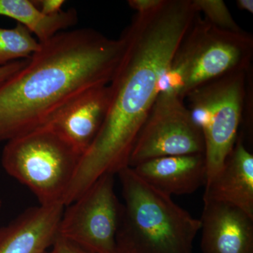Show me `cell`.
<instances>
[{"label":"cell","mask_w":253,"mask_h":253,"mask_svg":"<svg viewBox=\"0 0 253 253\" xmlns=\"http://www.w3.org/2000/svg\"><path fill=\"white\" fill-rule=\"evenodd\" d=\"M34 1L37 7L46 16H54L63 11L64 0H38Z\"/></svg>","instance_id":"cell-17"},{"label":"cell","mask_w":253,"mask_h":253,"mask_svg":"<svg viewBox=\"0 0 253 253\" xmlns=\"http://www.w3.org/2000/svg\"><path fill=\"white\" fill-rule=\"evenodd\" d=\"M239 9L242 11H247L250 14L253 13V0H237L236 1Z\"/></svg>","instance_id":"cell-21"},{"label":"cell","mask_w":253,"mask_h":253,"mask_svg":"<svg viewBox=\"0 0 253 253\" xmlns=\"http://www.w3.org/2000/svg\"><path fill=\"white\" fill-rule=\"evenodd\" d=\"M122 185L117 253H193L200 219L172 197L150 186L127 167L119 173Z\"/></svg>","instance_id":"cell-3"},{"label":"cell","mask_w":253,"mask_h":253,"mask_svg":"<svg viewBox=\"0 0 253 253\" xmlns=\"http://www.w3.org/2000/svg\"><path fill=\"white\" fill-rule=\"evenodd\" d=\"M123 46L121 37L111 39L91 28L60 32L41 43L0 85V141L42 126L77 95L109 84Z\"/></svg>","instance_id":"cell-2"},{"label":"cell","mask_w":253,"mask_h":253,"mask_svg":"<svg viewBox=\"0 0 253 253\" xmlns=\"http://www.w3.org/2000/svg\"><path fill=\"white\" fill-rule=\"evenodd\" d=\"M121 208L114 174H104L65 208L58 236L88 253H117Z\"/></svg>","instance_id":"cell-7"},{"label":"cell","mask_w":253,"mask_h":253,"mask_svg":"<svg viewBox=\"0 0 253 253\" xmlns=\"http://www.w3.org/2000/svg\"><path fill=\"white\" fill-rule=\"evenodd\" d=\"M194 7L211 24L227 31H240V27L223 0H192Z\"/></svg>","instance_id":"cell-16"},{"label":"cell","mask_w":253,"mask_h":253,"mask_svg":"<svg viewBox=\"0 0 253 253\" xmlns=\"http://www.w3.org/2000/svg\"><path fill=\"white\" fill-rule=\"evenodd\" d=\"M63 203L28 208L0 228V253H46L58 237Z\"/></svg>","instance_id":"cell-11"},{"label":"cell","mask_w":253,"mask_h":253,"mask_svg":"<svg viewBox=\"0 0 253 253\" xmlns=\"http://www.w3.org/2000/svg\"><path fill=\"white\" fill-rule=\"evenodd\" d=\"M46 253H88L76 245L62 238H56L54 244Z\"/></svg>","instance_id":"cell-18"},{"label":"cell","mask_w":253,"mask_h":253,"mask_svg":"<svg viewBox=\"0 0 253 253\" xmlns=\"http://www.w3.org/2000/svg\"><path fill=\"white\" fill-rule=\"evenodd\" d=\"M82 157L57 133L42 126L8 141L1 161L8 174L46 206L63 203Z\"/></svg>","instance_id":"cell-5"},{"label":"cell","mask_w":253,"mask_h":253,"mask_svg":"<svg viewBox=\"0 0 253 253\" xmlns=\"http://www.w3.org/2000/svg\"><path fill=\"white\" fill-rule=\"evenodd\" d=\"M164 0H129V7L134 10L136 14L149 12L162 4Z\"/></svg>","instance_id":"cell-19"},{"label":"cell","mask_w":253,"mask_h":253,"mask_svg":"<svg viewBox=\"0 0 253 253\" xmlns=\"http://www.w3.org/2000/svg\"><path fill=\"white\" fill-rule=\"evenodd\" d=\"M205 186L204 201L235 206L253 218V156L242 134L238 136L220 170Z\"/></svg>","instance_id":"cell-12"},{"label":"cell","mask_w":253,"mask_h":253,"mask_svg":"<svg viewBox=\"0 0 253 253\" xmlns=\"http://www.w3.org/2000/svg\"><path fill=\"white\" fill-rule=\"evenodd\" d=\"M27 62L28 59L21 60L9 63L6 66H0V85L22 69Z\"/></svg>","instance_id":"cell-20"},{"label":"cell","mask_w":253,"mask_h":253,"mask_svg":"<svg viewBox=\"0 0 253 253\" xmlns=\"http://www.w3.org/2000/svg\"><path fill=\"white\" fill-rule=\"evenodd\" d=\"M109 102V84L94 86L68 101L43 126L57 133L83 156L102 126Z\"/></svg>","instance_id":"cell-9"},{"label":"cell","mask_w":253,"mask_h":253,"mask_svg":"<svg viewBox=\"0 0 253 253\" xmlns=\"http://www.w3.org/2000/svg\"><path fill=\"white\" fill-rule=\"evenodd\" d=\"M252 35L221 29L199 14L160 81V93L186 95L209 82L252 68Z\"/></svg>","instance_id":"cell-4"},{"label":"cell","mask_w":253,"mask_h":253,"mask_svg":"<svg viewBox=\"0 0 253 253\" xmlns=\"http://www.w3.org/2000/svg\"><path fill=\"white\" fill-rule=\"evenodd\" d=\"M131 168L146 184L169 197L192 194L207 179L204 154L155 158Z\"/></svg>","instance_id":"cell-13"},{"label":"cell","mask_w":253,"mask_h":253,"mask_svg":"<svg viewBox=\"0 0 253 253\" xmlns=\"http://www.w3.org/2000/svg\"><path fill=\"white\" fill-rule=\"evenodd\" d=\"M199 14L192 0H164L133 16L123 32L124 46L109 84L107 114L96 139L81 158L67 192L70 201L106 174L129 167L131 151L160 93V81Z\"/></svg>","instance_id":"cell-1"},{"label":"cell","mask_w":253,"mask_h":253,"mask_svg":"<svg viewBox=\"0 0 253 253\" xmlns=\"http://www.w3.org/2000/svg\"><path fill=\"white\" fill-rule=\"evenodd\" d=\"M0 16L14 19L27 28L41 43L49 41L60 32L67 31L78 21L75 9L46 16L31 0H0Z\"/></svg>","instance_id":"cell-14"},{"label":"cell","mask_w":253,"mask_h":253,"mask_svg":"<svg viewBox=\"0 0 253 253\" xmlns=\"http://www.w3.org/2000/svg\"><path fill=\"white\" fill-rule=\"evenodd\" d=\"M41 46L33 33L20 23L13 28H0V66L30 59Z\"/></svg>","instance_id":"cell-15"},{"label":"cell","mask_w":253,"mask_h":253,"mask_svg":"<svg viewBox=\"0 0 253 253\" xmlns=\"http://www.w3.org/2000/svg\"><path fill=\"white\" fill-rule=\"evenodd\" d=\"M204 153V135L184 100L159 93L136 139L129 167L155 158Z\"/></svg>","instance_id":"cell-8"},{"label":"cell","mask_w":253,"mask_h":253,"mask_svg":"<svg viewBox=\"0 0 253 253\" xmlns=\"http://www.w3.org/2000/svg\"><path fill=\"white\" fill-rule=\"evenodd\" d=\"M201 249L204 253H253V218L224 203L204 201Z\"/></svg>","instance_id":"cell-10"},{"label":"cell","mask_w":253,"mask_h":253,"mask_svg":"<svg viewBox=\"0 0 253 253\" xmlns=\"http://www.w3.org/2000/svg\"><path fill=\"white\" fill-rule=\"evenodd\" d=\"M249 71L209 82L184 99L193 121L204 135L206 185L220 170L239 136Z\"/></svg>","instance_id":"cell-6"},{"label":"cell","mask_w":253,"mask_h":253,"mask_svg":"<svg viewBox=\"0 0 253 253\" xmlns=\"http://www.w3.org/2000/svg\"><path fill=\"white\" fill-rule=\"evenodd\" d=\"M1 207V200H0V208Z\"/></svg>","instance_id":"cell-22"}]
</instances>
